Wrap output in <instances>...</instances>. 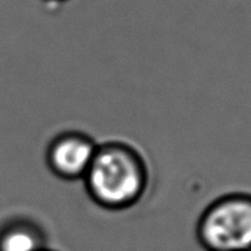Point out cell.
Segmentation results:
<instances>
[{
    "mask_svg": "<svg viewBox=\"0 0 251 251\" xmlns=\"http://www.w3.org/2000/svg\"><path fill=\"white\" fill-rule=\"evenodd\" d=\"M88 196L107 211H126L141 201L150 184V169L135 146L122 141L99 145L82 178Z\"/></svg>",
    "mask_w": 251,
    "mask_h": 251,
    "instance_id": "cell-1",
    "label": "cell"
},
{
    "mask_svg": "<svg viewBox=\"0 0 251 251\" xmlns=\"http://www.w3.org/2000/svg\"><path fill=\"white\" fill-rule=\"evenodd\" d=\"M195 234L205 251H251V193L213 199L197 219Z\"/></svg>",
    "mask_w": 251,
    "mask_h": 251,
    "instance_id": "cell-2",
    "label": "cell"
},
{
    "mask_svg": "<svg viewBox=\"0 0 251 251\" xmlns=\"http://www.w3.org/2000/svg\"><path fill=\"white\" fill-rule=\"evenodd\" d=\"M99 143L81 131H64L55 135L46 149L50 172L65 181L82 180L92 164Z\"/></svg>",
    "mask_w": 251,
    "mask_h": 251,
    "instance_id": "cell-3",
    "label": "cell"
},
{
    "mask_svg": "<svg viewBox=\"0 0 251 251\" xmlns=\"http://www.w3.org/2000/svg\"><path fill=\"white\" fill-rule=\"evenodd\" d=\"M48 236L37 222L28 218H11L0 224V251H42Z\"/></svg>",
    "mask_w": 251,
    "mask_h": 251,
    "instance_id": "cell-4",
    "label": "cell"
},
{
    "mask_svg": "<svg viewBox=\"0 0 251 251\" xmlns=\"http://www.w3.org/2000/svg\"><path fill=\"white\" fill-rule=\"evenodd\" d=\"M44 1H48V3L55 4V3H65V1H68V0H44Z\"/></svg>",
    "mask_w": 251,
    "mask_h": 251,
    "instance_id": "cell-5",
    "label": "cell"
},
{
    "mask_svg": "<svg viewBox=\"0 0 251 251\" xmlns=\"http://www.w3.org/2000/svg\"><path fill=\"white\" fill-rule=\"evenodd\" d=\"M42 251H55V250H51V249H49V247H46V249H45V250H42Z\"/></svg>",
    "mask_w": 251,
    "mask_h": 251,
    "instance_id": "cell-6",
    "label": "cell"
}]
</instances>
